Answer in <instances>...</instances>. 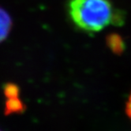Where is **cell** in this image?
Listing matches in <instances>:
<instances>
[{"label":"cell","mask_w":131,"mask_h":131,"mask_svg":"<svg viewBox=\"0 0 131 131\" xmlns=\"http://www.w3.org/2000/svg\"><path fill=\"white\" fill-rule=\"evenodd\" d=\"M3 93L6 99L20 97V89L14 83H7L3 87Z\"/></svg>","instance_id":"5"},{"label":"cell","mask_w":131,"mask_h":131,"mask_svg":"<svg viewBox=\"0 0 131 131\" xmlns=\"http://www.w3.org/2000/svg\"><path fill=\"white\" fill-rule=\"evenodd\" d=\"M107 45L115 54H121L124 51L125 43L123 38L116 33H111L107 36Z\"/></svg>","instance_id":"4"},{"label":"cell","mask_w":131,"mask_h":131,"mask_svg":"<svg viewBox=\"0 0 131 131\" xmlns=\"http://www.w3.org/2000/svg\"><path fill=\"white\" fill-rule=\"evenodd\" d=\"M67 10L75 26L89 33L100 32L110 25H121L125 18L111 0H69Z\"/></svg>","instance_id":"1"},{"label":"cell","mask_w":131,"mask_h":131,"mask_svg":"<svg viewBox=\"0 0 131 131\" xmlns=\"http://www.w3.org/2000/svg\"><path fill=\"white\" fill-rule=\"evenodd\" d=\"M25 111V104L20 97L6 99L5 103V114H19Z\"/></svg>","instance_id":"3"},{"label":"cell","mask_w":131,"mask_h":131,"mask_svg":"<svg viewBox=\"0 0 131 131\" xmlns=\"http://www.w3.org/2000/svg\"><path fill=\"white\" fill-rule=\"evenodd\" d=\"M12 29V19L4 9L0 7V43L4 41Z\"/></svg>","instance_id":"2"},{"label":"cell","mask_w":131,"mask_h":131,"mask_svg":"<svg viewBox=\"0 0 131 131\" xmlns=\"http://www.w3.org/2000/svg\"><path fill=\"white\" fill-rule=\"evenodd\" d=\"M0 131H1V130H0Z\"/></svg>","instance_id":"7"},{"label":"cell","mask_w":131,"mask_h":131,"mask_svg":"<svg viewBox=\"0 0 131 131\" xmlns=\"http://www.w3.org/2000/svg\"><path fill=\"white\" fill-rule=\"evenodd\" d=\"M126 115L131 120V92L130 95L129 96V99L126 102Z\"/></svg>","instance_id":"6"}]
</instances>
